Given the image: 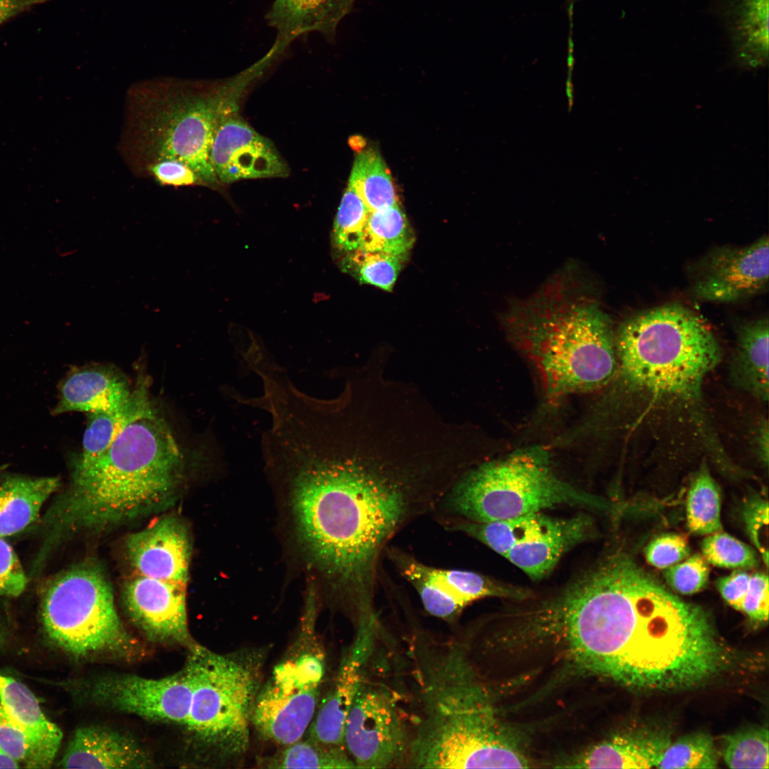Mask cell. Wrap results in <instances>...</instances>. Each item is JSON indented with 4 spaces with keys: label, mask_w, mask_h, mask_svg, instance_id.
<instances>
[{
    "label": "cell",
    "mask_w": 769,
    "mask_h": 769,
    "mask_svg": "<svg viewBox=\"0 0 769 769\" xmlns=\"http://www.w3.org/2000/svg\"><path fill=\"white\" fill-rule=\"evenodd\" d=\"M560 638L579 668L637 690L695 687L731 657L705 609L622 551L594 565L564 612Z\"/></svg>",
    "instance_id": "obj_2"
},
{
    "label": "cell",
    "mask_w": 769,
    "mask_h": 769,
    "mask_svg": "<svg viewBox=\"0 0 769 769\" xmlns=\"http://www.w3.org/2000/svg\"><path fill=\"white\" fill-rule=\"evenodd\" d=\"M370 211L350 186L343 193L334 225L337 246L351 252L360 247Z\"/></svg>",
    "instance_id": "obj_38"
},
{
    "label": "cell",
    "mask_w": 769,
    "mask_h": 769,
    "mask_svg": "<svg viewBox=\"0 0 769 769\" xmlns=\"http://www.w3.org/2000/svg\"><path fill=\"white\" fill-rule=\"evenodd\" d=\"M718 755L711 736L694 733L677 739L663 752L658 768H716Z\"/></svg>",
    "instance_id": "obj_35"
},
{
    "label": "cell",
    "mask_w": 769,
    "mask_h": 769,
    "mask_svg": "<svg viewBox=\"0 0 769 769\" xmlns=\"http://www.w3.org/2000/svg\"><path fill=\"white\" fill-rule=\"evenodd\" d=\"M404 261L384 252L357 249L350 252L345 265L360 283L391 291Z\"/></svg>",
    "instance_id": "obj_37"
},
{
    "label": "cell",
    "mask_w": 769,
    "mask_h": 769,
    "mask_svg": "<svg viewBox=\"0 0 769 769\" xmlns=\"http://www.w3.org/2000/svg\"><path fill=\"white\" fill-rule=\"evenodd\" d=\"M691 554L687 538L676 533H661L654 537L644 549L647 563L654 567L664 569L678 563Z\"/></svg>",
    "instance_id": "obj_41"
},
{
    "label": "cell",
    "mask_w": 769,
    "mask_h": 769,
    "mask_svg": "<svg viewBox=\"0 0 769 769\" xmlns=\"http://www.w3.org/2000/svg\"><path fill=\"white\" fill-rule=\"evenodd\" d=\"M414 242L407 218L396 204L370 212L358 249L384 252L405 259Z\"/></svg>",
    "instance_id": "obj_32"
},
{
    "label": "cell",
    "mask_w": 769,
    "mask_h": 769,
    "mask_svg": "<svg viewBox=\"0 0 769 769\" xmlns=\"http://www.w3.org/2000/svg\"><path fill=\"white\" fill-rule=\"evenodd\" d=\"M563 505L607 508L601 498L560 478L553 471L548 451L532 446L462 474L432 514L489 522Z\"/></svg>",
    "instance_id": "obj_8"
},
{
    "label": "cell",
    "mask_w": 769,
    "mask_h": 769,
    "mask_svg": "<svg viewBox=\"0 0 769 769\" xmlns=\"http://www.w3.org/2000/svg\"><path fill=\"white\" fill-rule=\"evenodd\" d=\"M91 698L113 710L147 720L184 726L192 697L189 673L178 672L159 679L117 674L97 679Z\"/></svg>",
    "instance_id": "obj_13"
},
{
    "label": "cell",
    "mask_w": 769,
    "mask_h": 769,
    "mask_svg": "<svg viewBox=\"0 0 769 769\" xmlns=\"http://www.w3.org/2000/svg\"><path fill=\"white\" fill-rule=\"evenodd\" d=\"M41 614L48 638L75 657L132 659L141 655L97 564H78L53 578L43 591Z\"/></svg>",
    "instance_id": "obj_10"
},
{
    "label": "cell",
    "mask_w": 769,
    "mask_h": 769,
    "mask_svg": "<svg viewBox=\"0 0 769 769\" xmlns=\"http://www.w3.org/2000/svg\"><path fill=\"white\" fill-rule=\"evenodd\" d=\"M4 632H3L2 629H1V627H0V647L4 643Z\"/></svg>",
    "instance_id": "obj_51"
},
{
    "label": "cell",
    "mask_w": 769,
    "mask_h": 769,
    "mask_svg": "<svg viewBox=\"0 0 769 769\" xmlns=\"http://www.w3.org/2000/svg\"><path fill=\"white\" fill-rule=\"evenodd\" d=\"M397 701L388 688L365 679L364 671L344 732V746L355 768L408 765L412 728Z\"/></svg>",
    "instance_id": "obj_12"
},
{
    "label": "cell",
    "mask_w": 769,
    "mask_h": 769,
    "mask_svg": "<svg viewBox=\"0 0 769 769\" xmlns=\"http://www.w3.org/2000/svg\"><path fill=\"white\" fill-rule=\"evenodd\" d=\"M512 341L536 365L548 396L592 391L617 370L611 320L575 268L554 275L502 315Z\"/></svg>",
    "instance_id": "obj_6"
},
{
    "label": "cell",
    "mask_w": 769,
    "mask_h": 769,
    "mask_svg": "<svg viewBox=\"0 0 769 769\" xmlns=\"http://www.w3.org/2000/svg\"><path fill=\"white\" fill-rule=\"evenodd\" d=\"M755 439L758 456L767 466L768 461V427L767 421L760 424Z\"/></svg>",
    "instance_id": "obj_49"
},
{
    "label": "cell",
    "mask_w": 769,
    "mask_h": 769,
    "mask_svg": "<svg viewBox=\"0 0 769 769\" xmlns=\"http://www.w3.org/2000/svg\"><path fill=\"white\" fill-rule=\"evenodd\" d=\"M219 182L286 177L288 168L273 145L256 132L237 112L221 118L210 151Z\"/></svg>",
    "instance_id": "obj_16"
},
{
    "label": "cell",
    "mask_w": 769,
    "mask_h": 769,
    "mask_svg": "<svg viewBox=\"0 0 769 769\" xmlns=\"http://www.w3.org/2000/svg\"><path fill=\"white\" fill-rule=\"evenodd\" d=\"M356 0H275L266 19L277 31L279 44L310 32L333 39ZM282 46V45H281Z\"/></svg>",
    "instance_id": "obj_24"
},
{
    "label": "cell",
    "mask_w": 769,
    "mask_h": 769,
    "mask_svg": "<svg viewBox=\"0 0 769 769\" xmlns=\"http://www.w3.org/2000/svg\"><path fill=\"white\" fill-rule=\"evenodd\" d=\"M354 414L315 401L281 406L263 433L267 467L288 486L298 537L335 595L375 612L380 561L454 481L443 462L365 451Z\"/></svg>",
    "instance_id": "obj_1"
},
{
    "label": "cell",
    "mask_w": 769,
    "mask_h": 769,
    "mask_svg": "<svg viewBox=\"0 0 769 769\" xmlns=\"http://www.w3.org/2000/svg\"><path fill=\"white\" fill-rule=\"evenodd\" d=\"M768 599V575L763 572H756L750 575L741 611L753 622L762 623L767 622Z\"/></svg>",
    "instance_id": "obj_44"
},
{
    "label": "cell",
    "mask_w": 769,
    "mask_h": 769,
    "mask_svg": "<svg viewBox=\"0 0 769 769\" xmlns=\"http://www.w3.org/2000/svg\"><path fill=\"white\" fill-rule=\"evenodd\" d=\"M19 768V763L8 756L0 749V768Z\"/></svg>",
    "instance_id": "obj_50"
},
{
    "label": "cell",
    "mask_w": 769,
    "mask_h": 769,
    "mask_svg": "<svg viewBox=\"0 0 769 769\" xmlns=\"http://www.w3.org/2000/svg\"><path fill=\"white\" fill-rule=\"evenodd\" d=\"M750 574L743 569H736L731 574L719 577L716 587L723 600L733 608L741 610L750 580Z\"/></svg>",
    "instance_id": "obj_47"
},
{
    "label": "cell",
    "mask_w": 769,
    "mask_h": 769,
    "mask_svg": "<svg viewBox=\"0 0 769 769\" xmlns=\"http://www.w3.org/2000/svg\"><path fill=\"white\" fill-rule=\"evenodd\" d=\"M372 634L358 631L357 639L342 661L335 682L308 727V738L330 746H344L349 710L364 673Z\"/></svg>",
    "instance_id": "obj_20"
},
{
    "label": "cell",
    "mask_w": 769,
    "mask_h": 769,
    "mask_svg": "<svg viewBox=\"0 0 769 769\" xmlns=\"http://www.w3.org/2000/svg\"><path fill=\"white\" fill-rule=\"evenodd\" d=\"M622 393L632 427L661 422L688 424L708 449L719 446L703 399L706 376L721 359L719 343L704 321L679 304H666L625 320L615 335Z\"/></svg>",
    "instance_id": "obj_3"
},
{
    "label": "cell",
    "mask_w": 769,
    "mask_h": 769,
    "mask_svg": "<svg viewBox=\"0 0 769 769\" xmlns=\"http://www.w3.org/2000/svg\"><path fill=\"white\" fill-rule=\"evenodd\" d=\"M188 649L184 666L192 697L184 726L221 760L238 759L249 746L265 653L243 649L219 654L196 643Z\"/></svg>",
    "instance_id": "obj_9"
},
{
    "label": "cell",
    "mask_w": 769,
    "mask_h": 769,
    "mask_svg": "<svg viewBox=\"0 0 769 769\" xmlns=\"http://www.w3.org/2000/svg\"><path fill=\"white\" fill-rule=\"evenodd\" d=\"M152 761L135 740L107 728H78L58 763L63 768H147Z\"/></svg>",
    "instance_id": "obj_21"
},
{
    "label": "cell",
    "mask_w": 769,
    "mask_h": 769,
    "mask_svg": "<svg viewBox=\"0 0 769 769\" xmlns=\"http://www.w3.org/2000/svg\"><path fill=\"white\" fill-rule=\"evenodd\" d=\"M187 586L135 574L125 584L123 602L127 614L146 637L161 644L189 647Z\"/></svg>",
    "instance_id": "obj_15"
},
{
    "label": "cell",
    "mask_w": 769,
    "mask_h": 769,
    "mask_svg": "<svg viewBox=\"0 0 769 769\" xmlns=\"http://www.w3.org/2000/svg\"><path fill=\"white\" fill-rule=\"evenodd\" d=\"M727 11L736 63L745 69L764 66L768 56V0H733Z\"/></svg>",
    "instance_id": "obj_28"
},
{
    "label": "cell",
    "mask_w": 769,
    "mask_h": 769,
    "mask_svg": "<svg viewBox=\"0 0 769 769\" xmlns=\"http://www.w3.org/2000/svg\"><path fill=\"white\" fill-rule=\"evenodd\" d=\"M721 498L718 483L703 463L691 479L688 491L686 515L688 530L696 535H709L723 529Z\"/></svg>",
    "instance_id": "obj_33"
},
{
    "label": "cell",
    "mask_w": 769,
    "mask_h": 769,
    "mask_svg": "<svg viewBox=\"0 0 769 769\" xmlns=\"http://www.w3.org/2000/svg\"><path fill=\"white\" fill-rule=\"evenodd\" d=\"M130 98V148L147 164L175 159L201 182H219L210 151L219 120L236 105L231 81L210 90L182 80L150 81L133 88Z\"/></svg>",
    "instance_id": "obj_7"
},
{
    "label": "cell",
    "mask_w": 769,
    "mask_h": 769,
    "mask_svg": "<svg viewBox=\"0 0 769 769\" xmlns=\"http://www.w3.org/2000/svg\"><path fill=\"white\" fill-rule=\"evenodd\" d=\"M398 573L418 594L424 610L446 621H454L466 607L459 600L429 579L419 567V560L399 548L388 546L384 552Z\"/></svg>",
    "instance_id": "obj_30"
},
{
    "label": "cell",
    "mask_w": 769,
    "mask_h": 769,
    "mask_svg": "<svg viewBox=\"0 0 769 769\" xmlns=\"http://www.w3.org/2000/svg\"><path fill=\"white\" fill-rule=\"evenodd\" d=\"M416 652L419 708L412 718L408 766L528 768L464 649L449 643Z\"/></svg>",
    "instance_id": "obj_5"
},
{
    "label": "cell",
    "mask_w": 769,
    "mask_h": 769,
    "mask_svg": "<svg viewBox=\"0 0 769 769\" xmlns=\"http://www.w3.org/2000/svg\"><path fill=\"white\" fill-rule=\"evenodd\" d=\"M662 574L666 582L673 591L689 595L707 586L710 568L704 557L696 553L663 569Z\"/></svg>",
    "instance_id": "obj_40"
},
{
    "label": "cell",
    "mask_w": 769,
    "mask_h": 769,
    "mask_svg": "<svg viewBox=\"0 0 769 769\" xmlns=\"http://www.w3.org/2000/svg\"><path fill=\"white\" fill-rule=\"evenodd\" d=\"M701 549L708 563L719 567L746 570L759 563L753 548L722 530L707 535Z\"/></svg>",
    "instance_id": "obj_39"
},
{
    "label": "cell",
    "mask_w": 769,
    "mask_h": 769,
    "mask_svg": "<svg viewBox=\"0 0 769 769\" xmlns=\"http://www.w3.org/2000/svg\"><path fill=\"white\" fill-rule=\"evenodd\" d=\"M186 464L167 422L158 413L127 427L92 462L73 466L68 488L43 518L41 549L50 553L75 530H100L171 503Z\"/></svg>",
    "instance_id": "obj_4"
},
{
    "label": "cell",
    "mask_w": 769,
    "mask_h": 769,
    "mask_svg": "<svg viewBox=\"0 0 769 769\" xmlns=\"http://www.w3.org/2000/svg\"><path fill=\"white\" fill-rule=\"evenodd\" d=\"M49 1L51 0H0V26L34 6Z\"/></svg>",
    "instance_id": "obj_48"
},
{
    "label": "cell",
    "mask_w": 769,
    "mask_h": 769,
    "mask_svg": "<svg viewBox=\"0 0 769 769\" xmlns=\"http://www.w3.org/2000/svg\"><path fill=\"white\" fill-rule=\"evenodd\" d=\"M0 749L18 762H25L27 747L25 737L4 708L0 699Z\"/></svg>",
    "instance_id": "obj_46"
},
{
    "label": "cell",
    "mask_w": 769,
    "mask_h": 769,
    "mask_svg": "<svg viewBox=\"0 0 769 769\" xmlns=\"http://www.w3.org/2000/svg\"><path fill=\"white\" fill-rule=\"evenodd\" d=\"M266 763L271 768H355L344 746L326 745L308 738L286 746Z\"/></svg>",
    "instance_id": "obj_34"
},
{
    "label": "cell",
    "mask_w": 769,
    "mask_h": 769,
    "mask_svg": "<svg viewBox=\"0 0 769 769\" xmlns=\"http://www.w3.org/2000/svg\"><path fill=\"white\" fill-rule=\"evenodd\" d=\"M592 535V520L580 514L556 518L534 514L523 538L504 557L533 580L546 576L571 548Z\"/></svg>",
    "instance_id": "obj_18"
},
{
    "label": "cell",
    "mask_w": 769,
    "mask_h": 769,
    "mask_svg": "<svg viewBox=\"0 0 769 769\" xmlns=\"http://www.w3.org/2000/svg\"><path fill=\"white\" fill-rule=\"evenodd\" d=\"M671 742L665 731L639 728L614 736L583 750L566 763L571 768H656Z\"/></svg>",
    "instance_id": "obj_23"
},
{
    "label": "cell",
    "mask_w": 769,
    "mask_h": 769,
    "mask_svg": "<svg viewBox=\"0 0 769 769\" xmlns=\"http://www.w3.org/2000/svg\"><path fill=\"white\" fill-rule=\"evenodd\" d=\"M769 275V239L763 235L742 248L721 247L702 261L693 291L703 300L732 303L763 291Z\"/></svg>",
    "instance_id": "obj_14"
},
{
    "label": "cell",
    "mask_w": 769,
    "mask_h": 769,
    "mask_svg": "<svg viewBox=\"0 0 769 769\" xmlns=\"http://www.w3.org/2000/svg\"><path fill=\"white\" fill-rule=\"evenodd\" d=\"M131 391L127 377L113 366L91 365L75 368L59 387L52 414L110 411L122 405Z\"/></svg>",
    "instance_id": "obj_22"
},
{
    "label": "cell",
    "mask_w": 769,
    "mask_h": 769,
    "mask_svg": "<svg viewBox=\"0 0 769 769\" xmlns=\"http://www.w3.org/2000/svg\"><path fill=\"white\" fill-rule=\"evenodd\" d=\"M0 699L26 742L25 767L49 768L59 750L63 733L43 714L31 690L12 677L0 674Z\"/></svg>",
    "instance_id": "obj_19"
},
{
    "label": "cell",
    "mask_w": 769,
    "mask_h": 769,
    "mask_svg": "<svg viewBox=\"0 0 769 769\" xmlns=\"http://www.w3.org/2000/svg\"><path fill=\"white\" fill-rule=\"evenodd\" d=\"M743 518L747 533L760 553L766 566L768 563V503L760 496H753L745 503Z\"/></svg>",
    "instance_id": "obj_42"
},
{
    "label": "cell",
    "mask_w": 769,
    "mask_h": 769,
    "mask_svg": "<svg viewBox=\"0 0 769 769\" xmlns=\"http://www.w3.org/2000/svg\"><path fill=\"white\" fill-rule=\"evenodd\" d=\"M768 319L740 325L730 365V377L738 387L762 402L769 397Z\"/></svg>",
    "instance_id": "obj_27"
},
{
    "label": "cell",
    "mask_w": 769,
    "mask_h": 769,
    "mask_svg": "<svg viewBox=\"0 0 769 769\" xmlns=\"http://www.w3.org/2000/svg\"><path fill=\"white\" fill-rule=\"evenodd\" d=\"M723 760L731 768L768 769V731L753 727L729 734L725 738Z\"/></svg>",
    "instance_id": "obj_36"
},
{
    "label": "cell",
    "mask_w": 769,
    "mask_h": 769,
    "mask_svg": "<svg viewBox=\"0 0 769 769\" xmlns=\"http://www.w3.org/2000/svg\"><path fill=\"white\" fill-rule=\"evenodd\" d=\"M422 572L466 607L487 597L523 600L530 598V590L496 580L479 572L435 567L419 563Z\"/></svg>",
    "instance_id": "obj_29"
},
{
    "label": "cell",
    "mask_w": 769,
    "mask_h": 769,
    "mask_svg": "<svg viewBox=\"0 0 769 769\" xmlns=\"http://www.w3.org/2000/svg\"><path fill=\"white\" fill-rule=\"evenodd\" d=\"M27 583V576L16 552L6 538L0 537V597L20 595Z\"/></svg>",
    "instance_id": "obj_43"
},
{
    "label": "cell",
    "mask_w": 769,
    "mask_h": 769,
    "mask_svg": "<svg viewBox=\"0 0 769 769\" xmlns=\"http://www.w3.org/2000/svg\"><path fill=\"white\" fill-rule=\"evenodd\" d=\"M348 185L360 196L370 212L397 204L390 172L374 148L364 149L356 155Z\"/></svg>",
    "instance_id": "obj_31"
},
{
    "label": "cell",
    "mask_w": 769,
    "mask_h": 769,
    "mask_svg": "<svg viewBox=\"0 0 769 769\" xmlns=\"http://www.w3.org/2000/svg\"><path fill=\"white\" fill-rule=\"evenodd\" d=\"M158 413L150 397L149 382L144 377L119 407L90 413L83 438V448L73 466H84L103 454L115 439L136 421Z\"/></svg>",
    "instance_id": "obj_25"
},
{
    "label": "cell",
    "mask_w": 769,
    "mask_h": 769,
    "mask_svg": "<svg viewBox=\"0 0 769 769\" xmlns=\"http://www.w3.org/2000/svg\"><path fill=\"white\" fill-rule=\"evenodd\" d=\"M59 486L57 476L0 471V537L14 535L36 522L43 504Z\"/></svg>",
    "instance_id": "obj_26"
},
{
    "label": "cell",
    "mask_w": 769,
    "mask_h": 769,
    "mask_svg": "<svg viewBox=\"0 0 769 769\" xmlns=\"http://www.w3.org/2000/svg\"><path fill=\"white\" fill-rule=\"evenodd\" d=\"M126 552L135 574L187 585L192 545L181 518L166 515L153 520L128 537Z\"/></svg>",
    "instance_id": "obj_17"
},
{
    "label": "cell",
    "mask_w": 769,
    "mask_h": 769,
    "mask_svg": "<svg viewBox=\"0 0 769 769\" xmlns=\"http://www.w3.org/2000/svg\"><path fill=\"white\" fill-rule=\"evenodd\" d=\"M295 652L277 664L256 696L251 725L265 739L288 746L302 738L318 708L325 674L323 654Z\"/></svg>",
    "instance_id": "obj_11"
},
{
    "label": "cell",
    "mask_w": 769,
    "mask_h": 769,
    "mask_svg": "<svg viewBox=\"0 0 769 769\" xmlns=\"http://www.w3.org/2000/svg\"><path fill=\"white\" fill-rule=\"evenodd\" d=\"M149 172L163 185L189 186L200 182L195 172L178 159L163 158L147 164Z\"/></svg>",
    "instance_id": "obj_45"
}]
</instances>
